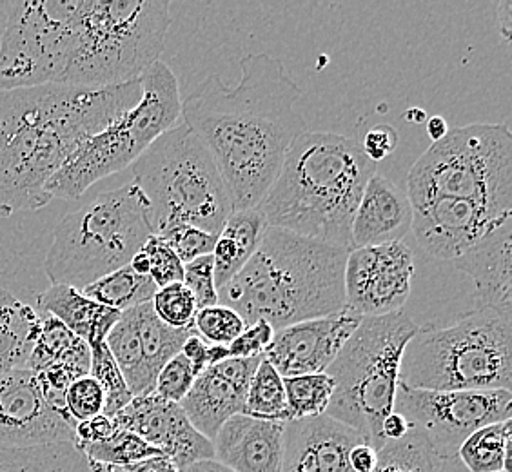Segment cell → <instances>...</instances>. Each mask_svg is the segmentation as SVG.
<instances>
[{"mask_svg": "<svg viewBox=\"0 0 512 472\" xmlns=\"http://www.w3.org/2000/svg\"><path fill=\"white\" fill-rule=\"evenodd\" d=\"M89 349H91L89 374L99 382L104 396H106L104 414L108 418H113L133 400V396L129 393L128 384L120 373L119 365L115 362L113 354L109 353L106 342L91 345Z\"/></svg>", "mask_w": 512, "mask_h": 472, "instance_id": "cell-34", "label": "cell"}, {"mask_svg": "<svg viewBox=\"0 0 512 472\" xmlns=\"http://www.w3.org/2000/svg\"><path fill=\"white\" fill-rule=\"evenodd\" d=\"M77 423L57 413L28 367L0 376V449L75 443Z\"/></svg>", "mask_w": 512, "mask_h": 472, "instance_id": "cell-15", "label": "cell"}, {"mask_svg": "<svg viewBox=\"0 0 512 472\" xmlns=\"http://www.w3.org/2000/svg\"><path fill=\"white\" fill-rule=\"evenodd\" d=\"M360 322V316L344 309L335 315L287 325L275 331L264 358L282 378L325 373Z\"/></svg>", "mask_w": 512, "mask_h": 472, "instance_id": "cell-18", "label": "cell"}, {"mask_svg": "<svg viewBox=\"0 0 512 472\" xmlns=\"http://www.w3.org/2000/svg\"><path fill=\"white\" fill-rule=\"evenodd\" d=\"M418 329L404 309L362 318L325 371L335 382L325 414L355 429L376 451L384 447L382 422L394 411L405 347Z\"/></svg>", "mask_w": 512, "mask_h": 472, "instance_id": "cell-9", "label": "cell"}, {"mask_svg": "<svg viewBox=\"0 0 512 472\" xmlns=\"http://www.w3.org/2000/svg\"><path fill=\"white\" fill-rule=\"evenodd\" d=\"M409 431H411V422L405 418L404 414L396 413V411L387 414L382 422V436H384L385 442L400 440Z\"/></svg>", "mask_w": 512, "mask_h": 472, "instance_id": "cell-47", "label": "cell"}, {"mask_svg": "<svg viewBox=\"0 0 512 472\" xmlns=\"http://www.w3.org/2000/svg\"><path fill=\"white\" fill-rule=\"evenodd\" d=\"M11 0H0V39H2V31L8 20V11H10Z\"/></svg>", "mask_w": 512, "mask_h": 472, "instance_id": "cell-55", "label": "cell"}, {"mask_svg": "<svg viewBox=\"0 0 512 472\" xmlns=\"http://www.w3.org/2000/svg\"><path fill=\"white\" fill-rule=\"evenodd\" d=\"M209 344H206L200 336L193 335L189 336L186 340V344L182 347L180 353L184 354L188 358L189 364L193 367V373L200 374L204 369L209 367V354H207Z\"/></svg>", "mask_w": 512, "mask_h": 472, "instance_id": "cell-45", "label": "cell"}, {"mask_svg": "<svg viewBox=\"0 0 512 472\" xmlns=\"http://www.w3.org/2000/svg\"><path fill=\"white\" fill-rule=\"evenodd\" d=\"M142 97L140 79L108 88L42 84L0 91V215L37 211L69 155Z\"/></svg>", "mask_w": 512, "mask_h": 472, "instance_id": "cell-2", "label": "cell"}, {"mask_svg": "<svg viewBox=\"0 0 512 472\" xmlns=\"http://www.w3.org/2000/svg\"><path fill=\"white\" fill-rule=\"evenodd\" d=\"M77 0H11L0 39V91L60 84Z\"/></svg>", "mask_w": 512, "mask_h": 472, "instance_id": "cell-12", "label": "cell"}, {"mask_svg": "<svg viewBox=\"0 0 512 472\" xmlns=\"http://www.w3.org/2000/svg\"><path fill=\"white\" fill-rule=\"evenodd\" d=\"M153 233L148 202L135 182L104 191L60 220L46 255L51 286L82 291L128 266Z\"/></svg>", "mask_w": 512, "mask_h": 472, "instance_id": "cell-8", "label": "cell"}, {"mask_svg": "<svg viewBox=\"0 0 512 472\" xmlns=\"http://www.w3.org/2000/svg\"><path fill=\"white\" fill-rule=\"evenodd\" d=\"M246 329L244 318L227 305H211L197 311L193 331L206 344L229 345Z\"/></svg>", "mask_w": 512, "mask_h": 472, "instance_id": "cell-35", "label": "cell"}, {"mask_svg": "<svg viewBox=\"0 0 512 472\" xmlns=\"http://www.w3.org/2000/svg\"><path fill=\"white\" fill-rule=\"evenodd\" d=\"M376 164L355 138L306 131L256 209L267 226L351 251V224Z\"/></svg>", "mask_w": 512, "mask_h": 472, "instance_id": "cell-3", "label": "cell"}, {"mask_svg": "<svg viewBox=\"0 0 512 472\" xmlns=\"http://www.w3.org/2000/svg\"><path fill=\"white\" fill-rule=\"evenodd\" d=\"M158 236H162L168 242L182 264H189L200 256L211 255L218 238L217 235H211L195 226L171 227L166 233Z\"/></svg>", "mask_w": 512, "mask_h": 472, "instance_id": "cell-40", "label": "cell"}, {"mask_svg": "<svg viewBox=\"0 0 512 472\" xmlns=\"http://www.w3.org/2000/svg\"><path fill=\"white\" fill-rule=\"evenodd\" d=\"M440 472H469L465 467H463L462 463L458 458H449V460H444L442 462V471Z\"/></svg>", "mask_w": 512, "mask_h": 472, "instance_id": "cell-53", "label": "cell"}, {"mask_svg": "<svg viewBox=\"0 0 512 472\" xmlns=\"http://www.w3.org/2000/svg\"><path fill=\"white\" fill-rule=\"evenodd\" d=\"M91 472H128L124 467H113V465H102V463L89 462Z\"/></svg>", "mask_w": 512, "mask_h": 472, "instance_id": "cell-56", "label": "cell"}, {"mask_svg": "<svg viewBox=\"0 0 512 472\" xmlns=\"http://www.w3.org/2000/svg\"><path fill=\"white\" fill-rule=\"evenodd\" d=\"M345 249L267 226L255 255L218 302L246 325L264 320L275 331L345 309Z\"/></svg>", "mask_w": 512, "mask_h": 472, "instance_id": "cell-4", "label": "cell"}, {"mask_svg": "<svg viewBox=\"0 0 512 472\" xmlns=\"http://www.w3.org/2000/svg\"><path fill=\"white\" fill-rule=\"evenodd\" d=\"M273 338H275V329L264 320L246 325L242 335L227 345L229 358L264 356V353L269 349V345L273 342Z\"/></svg>", "mask_w": 512, "mask_h": 472, "instance_id": "cell-42", "label": "cell"}, {"mask_svg": "<svg viewBox=\"0 0 512 472\" xmlns=\"http://www.w3.org/2000/svg\"><path fill=\"white\" fill-rule=\"evenodd\" d=\"M115 431H117V427H115L113 420L108 418L106 414H99V416H95V418H91V420L77 423V427H75V438H77V442H75V445H77L79 449H82V447L91 445V443L106 440V438H109Z\"/></svg>", "mask_w": 512, "mask_h": 472, "instance_id": "cell-44", "label": "cell"}, {"mask_svg": "<svg viewBox=\"0 0 512 472\" xmlns=\"http://www.w3.org/2000/svg\"><path fill=\"white\" fill-rule=\"evenodd\" d=\"M142 97L135 108L120 115L108 128L86 138L53 175L46 195L75 200L102 178L131 168L146 149L182 117V99L175 73L162 60L140 77Z\"/></svg>", "mask_w": 512, "mask_h": 472, "instance_id": "cell-10", "label": "cell"}, {"mask_svg": "<svg viewBox=\"0 0 512 472\" xmlns=\"http://www.w3.org/2000/svg\"><path fill=\"white\" fill-rule=\"evenodd\" d=\"M155 315L175 329H191L197 316V302L188 287L182 282L158 289L151 298Z\"/></svg>", "mask_w": 512, "mask_h": 472, "instance_id": "cell-36", "label": "cell"}, {"mask_svg": "<svg viewBox=\"0 0 512 472\" xmlns=\"http://www.w3.org/2000/svg\"><path fill=\"white\" fill-rule=\"evenodd\" d=\"M129 266L131 269L137 273V275L149 276V260L146 253L140 249L137 255L131 258V262H129Z\"/></svg>", "mask_w": 512, "mask_h": 472, "instance_id": "cell-52", "label": "cell"}, {"mask_svg": "<svg viewBox=\"0 0 512 472\" xmlns=\"http://www.w3.org/2000/svg\"><path fill=\"white\" fill-rule=\"evenodd\" d=\"M394 411L404 414L442 460L456 458L474 431L511 420V391H425L398 384Z\"/></svg>", "mask_w": 512, "mask_h": 472, "instance_id": "cell-13", "label": "cell"}, {"mask_svg": "<svg viewBox=\"0 0 512 472\" xmlns=\"http://www.w3.org/2000/svg\"><path fill=\"white\" fill-rule=\"evenodd\" d=\"M157 291L158 287L149 276L137 275L129 264L82 289V293L93 302L106 305L119 313L151 302Z\"/></svg>", "mask_w": 512, "mask_h": 472, "instance_id": "cell-29", "label": "cell"}, {"mask_svg": "<svg viewBox=\"0 0 512 472\" xmlns=\"http://www.w3.org/2000/svg\"><path fill=\"white\" fill-rule=\"evenodd\" d=\"M405 118L409 120V122H414V124H422L427 120V115H425L424 109H409L407 113H405Z\"/></svg>", "mask_w": 512, "mask_h": 472, "instance_id": "cell-54", "label": "cell"}, {"mask_svg": "<svg viewBox=\"0 0 512 472\" xmlns=\"http://www.w3.org/2000/svg\"><path fill=\"white\" fill-rule=\"evenodd\" d=\"M449 133V124L442 115H434V117L427 118V135L433 140L438 142L442 140Z\"/></svg>", "mask_w": 512, "mask_h": 472, "instance_id": "cell-49", "label": "cell"}, {"mask_svg": "<svg viewBox=\"0 0 512 472\" xmlns=\"http://www.w3.org/2000/svg\"><path fill=\"white\" fill-rule=\"evenodd\" d=\"M400 384L425 391H511L512 307L476 305L447 327H420Z\"/></svg>", "mask_w": 512, "mask_h": 472, "instance_id": "cell-5", "label": "cell"}, {"mask_svg": "<svg viewBox=\"0 0 512 472\" xmlns=\"http://www.w3.org/2000/svg\"><path fill=\"white\" fill-rule=\"evenodd\" d=\"M378 463V451L369 443H356L349 451V467L353 472H371Z\"/></svg>", "mask_w": 512, "mask_h": 472, "instance_id": "cell-46", "label": "cell"}, {"mask_svg": "<svg viewBox=\"0 0 512 472\" xmlns=\"http://www.w3.org/2000/svg\"><path fill=\"white\" fill-rule=\"evenodd\" d=\"M413 204L434 198L474 200L512 211V135L503 124L449 129L407 175Z\"/></svg>", "mask_w": 512, "mask_h": 472, "instance_id": "cell-11", "label": "cell"}, {"mask_svg": "<svg viewBox=\"0 0 512 472\" xmlns=\"http://www.w3.org/2000/svg\"><path fill=\"white\" fill-rule=\"evenodd\" d=\"M133 180L148 202L155 235L195 226L220 235L233 202L204 142L182 122L169 129L131 164Z\"/></svg>", "mask_w": 512, "mask_h": 472, "instance_id": "cell-7", "label": "cell"}, {"mask_svg": "<svg viewBox=\"0 0 512 472\" xmlns=\"http://www.w3.org/2000/svg\"><path fill=\"white\" fill-rule=\"evenodd\" d=\"M128 472H180L177 465L169 460L168 456H153L148 460L133 463L126 467Z\"/></svg>", "mask_w": 512, "mask_h": 472, "instance_id": "cell-48", "label": "cell"}, {"mask_svg": "<svg viewBox=\"0 0 512 472\" xmlns=\"http://www.w3.org/2000/svg\"><path fill=\"white\" fill-rule=\"evenodd\" d=\"M286 423L235 414L213 440L215 460L235 472H280Z\"/></svg>", "mask_w": 512, "mask_h": 472, "instance_id": "cell-21", "label": "cell"}, {"mask_svg": "<svg viewBox=\"0 0 512 472\" xmlns=\"http://www.w3.org/2000/svg\"><path fill=\"white\" fill-rule=\"evenodd\" d=\"M411 207V231L416 242L433 258L444 262H453L512 220V211L460 198H434Z\"/></svg>", "mask_w": 512, "mask_h": 472, "instance_id": "cell-16", "label": "cell"}, {"mask_svg": "<svg viewBox=\"0 0 512 472\" xmlns=\"http://www.w3.org/2000/svg\"><path fill=\"white\" fill-rule=\"evenodd\" d=\"M360 442L355 429L327 414L287 422L280 472H353L349 451Z\"/></svg>", "mask_w": 512, "mask_h": 472, "instance_id": "cell-20", "label": "cell"}, {"mask_svg": "<svg viewBox=\"0 0 512 472\" xmlns=\"http://www.w3.org/2000/svg\"><path fill=\"white\" fill-rule=\"evenodd\" d=\"M262 358H227L220 364L209 365L195 378L180 407L207 440L213 442L229 418L244 414L247 389Z\"/></svg>", "mask_w": 512, "mask_h": 472, "instance_id": "cell-19", "label": "cell"}, {"mask_svg": "<svg viewBox=\"0 0 512 472\" xmlns=\"http://www.w3.org/2000/svg\"><path fill=\"white\" fill-rule=\"evenodd\" d=\"M180 472H235L217 460H202V462L191 463L188 467L180 469Z\"/></svg>", "mask_w": 512, "mask_h": 472, "instance_id": "cell-51", "label": "cell"}, {"mask_svg": "<svg viewBox=\"0 0 512 472\" xmlns=\"http://www.w3.org/2000/svg\"><path fill=\"white\" fill-rule=\"evenodd\" d=\"M0 472H91V467L75 443H53L31 449H0Z\"/></svg>", "mask_w": 512, "mask_h": 472, "instance_id": "cell-28", "label": "cell"}, {"mask_svg": "<svg viewBox=\"0 0 512 472\" xmlns=\"http://www.w3.org/2000/svg\"><path fill=\"white\" fill-rule=\"evenodd\" d=\"M40 315L53 316L60 324L86 344L106 342L109 331L119 322V311L97 304L79 289L71 286H50L37 296Z\"/></svg>", "mask_w": 512, "mask_h": 472, "instance_id": "cell-24", "label": "cell"}, {"mask_svg": "<svg viewBox=\"0 0 512 472\" xmlns=\"http://www.w3.org/2000/svg\"><path fill=\"white\" fill-rule=\"evenodd\" d=\"M413 207L405 193L384 175L375 173L365 184L351 224V249L404 242L411 231Z\"/></svg>", "mask_w": 512, "mask_h": 472, "instance_id": "cell-22", "label": "cell"}, {"mask_svg": "<svg viewBox=\"0 0 512 472\" xmlns=\"http://www.w3.org/2000/svg\"><path fill=\"white\" fill-rule=\"evenodd\" d=\"M240 71L237 86L209 75L182 100L184 124L204 142L233 211L258 206L291 144L307 131L306 118L296 111L304 89L280 60L251 53L240 60Z\"/></svg>", "mask_w": 512, "mask_h": 472, "instance_id": "cell-1", "label": "cell"}, {"mask_svg": "<svg viewBox=\"0 0 512 472\" xmlns=\"http://www.w3.org/2000/svg\"><path fill=\"white\" fill-rule=\"evenodd\" d=\"M133 318V324L137 329L138 342L142 347L144 364L148 367L149 374L157 382L158 373L164 365L168 364L173 356H177L186 344L189 336L193 335L191 329H175L164 324L153 311L151 302L137 305L128 309Z\"/></svg>", "mask_w": 512, "mask_h": 472, "instance_id": "cell-26", "label": "cell"}, {"mask_svg": "<svg viewBox=\"0 0 512 472\" xmlns=\"http://www.w3.org/2000/svg\"><path fill=\"white\" fill-rule=\"evenodd\" d=\"M169 10L168 0H77L60 84L108 88L140 79L164 51Z\"/></svg>", "mask_w": 512, "mask_h": 472, "instance_id": "cell-6", "label": "cell"}, {"mask_svg": "<svg viewBox=\"0 0 512 472\" xmlns=\"http://www.w3.org/2000/svg\"><path fill=\"white\" fill-rule=\"evenodd\" d=\"M365 157L378 164L389 157L398 146V133L391 124H378L365 133L364 142L360 144Z\"/></svg>", "mask_w": 512, "mask_h": 472, "instance_id": "cell-43", "label": "cell"}, {"mask_svg": "<svg viewBox=\"0 0 512 472\" xmlns=\"http://www.w3.org/2000/svg\"><path fill=\"white\" fill-rule=\"evenodd\" d=\"M80 451L86 454L89 462L124 467V469L133 463L153 458V456H164L146 440H142L137 434L129 433L124 429H117L106 440L86 445Z\"/></svg>", "mask_w": 512, "mask_h": 472, "instance_id": "cell-33", "label": "cell"}, {"mask_svg": "<svg viewBox=\"0 0 512 472\" xmlns=\"http://www.w3.org/2000/svg\"><path fill=\"white\" fill-rule=\"evenodd\" d=\"M182 284L188 287L197 302V309H206L218 305V287L215 282V264L213 256H200L197 260L184 264Z\"/></svg>", "mask_w": 512, "mask_h": 472, "instance_id": "cell-41", "label": "cell"}, {"mask_svg": "<svg viewBox=\"0 0 512 472\" xmlns=\"http://www.w3.org/2000/svg\"><path fill=\"white\" fill-rule=\"evenodd\" d=\"M111 420L117 429L135 433L153 445L178 469L202 460H215L213 442L198 433L182 407L155 393L135 396Z\"/></svg>", "mask_w": 512, "mask_h": 472, "instance_id": "cell-17", "label": "cell"}, {"mask_svg": "<svg viewBox=\"0 0 512 472\" xmlns=\"http://www.w3.org/2000/svg\"><path fill=\"white\" fill-rule=\"evenodd\" d=\"M287 422L325 414L335 393V382L327 373L300 374L284 378Z\"/></svg>", "mask_w": 512, "mask_h": 472, "instance_id": "cell-32", "label": "cell"}, {"mask_svg": "<svg viewBox=\"0 0 512 472\" xmlns=\"http://www.w3.org/2000/svg\"><path fill=\"white\" fill-rule=\"evenodd\" d=\"M512 220L494 229L467 253L449 262L476 286V305L512 307Z\"/></svg>", "mask_w": 512, "mask_h": 472, "instance_id": "cell-23", "label": "cell"}, {"mask_svg": "<svg viewBox=\"0 0 512 472\" xmlns=\"http://www.w3.org/2000/svg\"><path fill=\"white\" fill-rule=\"evenodd\" d=\"M511 451V420H505L474 431L456 458L469 472H511Z\"/></svg>", "mask_w": 512, "mask_h": 472, "instance_id": "cell-27", "label": "cell"}, {"mask_svg": "<svg viewBox=\"0 0 512 472\" xmlns=\"http://www.w3.org/2000/svg\"><path fill=\"white\" fill-rule=\"evenodd\" d=\"M149 260V278L158 289L178 284L184 278V264L162 236L151 235L142 247Z\"/></svg>", "mask_w": 512, "mask_h": 472, "instance_id": "cell-38", "label": "cell"}, {"mask_svg": "<svg viewBox=\"0 0 512 472\" xmlns=\"http://www.w3.org/2000/svg\"><path fill=\"white\" fill-rule=\"evenodd\" d=\"M498 24L502 28L503 39L511 40L512 30V4L511 2H502L498 4Z\"/></svg>", "mask_w": 512, "mask_h": 472, "instance_id": "cell-50", "label": "cell"}, {"mask_svg": "<svg viewBox=\"0 0 512 472\" xmlns=\"http://www.w3.org/2000/svg\"><path fill=\"white\" fill-rule=\"evenodd\" d=\"M39 331V311L0 287V376L26 367Z\"/></svg>", "mask_w": 512, "mask_h": 472, "instance_id": "cell-25", "label": "cell"}, {"mask_svg": "<svg viewBox=\"0 0 512 472\" xmlns=\"http://www.w3.org/2000/svg\"><path fill=\"white\" fill-rule=\"evenodd\" d=\"M244 414L256 420L287 423L284 378L276 373L275 367L266 358H262L251 378Z\"/></svg>", "mask_w": 512, "mask_h": 472, "instance_id": "cell-31", "label": "cell"}, {"mask_svg": "<svg viewBox=\"0 0 512 472\" xmlns=\"http://www.w3.org/2000/svg\"><path fill=\"white\" fill-rule=\"evenodd\" d=\"M104 405V391L91 374L80 376L69 384L66 391V411L73 422H86L99 414H104Z\"/></svg>", "mask_w": 512, "mask_h": 472, "instance_id": "cell-37", "label": "cell"}, {"mask_svg": "<svg viewBox=\"0 0 512 472\" xmlns=\"http://www.w3.org/2000/svg\"><path fill=\"white\" fill-rule=\"evenodd\" d=\"M413 276V251L404 242L351 249L344 269L345 309L360 318L402 311Z\"/></svg>", "mask_w": 512, "mask_h": 472, "instance_id": "cell-14", "label": "cell"}, {"mask_svg": "<svg viewBox=\"0 0 512 472\" xmlns=\"http://www.w3.org/2000/svg\"><path fill=\"white\" fill-rule=\"evenodd\" d=\"M442 458L434 453L424 434L411 425L400 440H387L378 451V463L371 472H440Z\"/></svg>", "mask_w": 512, "mask_h": 472, "instance_id": "cell-30", "label": "cell"}, {"mask_svg": "<svg viewBox=\"0 0 512 472\" xmlns=\"http://www.w3.org/2000/svg\"><path fill=\"white\" fill-rule=\"evenodd\" d=\"M195 378L197 374L193 373V367L189 364L188 358L178 353L160 369L153 393L168 402L180 405L191 391Z\"/></svg>", "mask_w": 512, "mask_h": 472, "instance_id": "cell-39", "label": "cell"}]
</instances>
